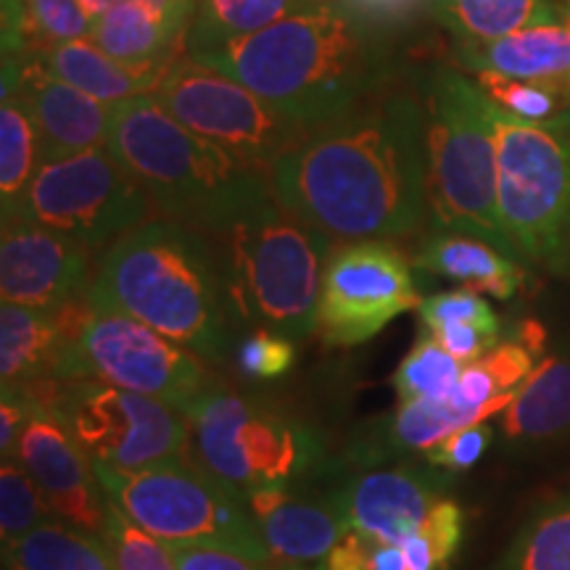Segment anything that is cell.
<instances>
[{"instance_id": "cell-24", "label": "cell", "mask_w": 570, "mask_h": 570, "mask_svg": "<svg viewBox=\"0 0 570 570\" xmlns=\"http://www.w3.org/2000/svg\"><path fill=\"white\" fill-rule=\"evenodd\" d=\"M35 63H40L48 75L59 77L61 82L82 90L85 96L96 98L106 106H117L130 98L154 92L169 67H132L117 61L104 48L88 40H71L61 46L38 48L30 53Z\"/></svg>"}, {"instance_id": "cell-36", "label": "cell", "mask_w": 570, "mask_h": 570, "mask_svg": "<svg viewBox=\"0 0 570 570\" xmlns=\"http://www.w3.org/2000/svg\"><path fill=\"white\" fill-rule=\"evenodd\" d=\"M473 77L475 82H479V88L487 92L499 109L515 114L520 119H531V122L550 119L570 104L568 98L558 96V92L550 88H541V85L523 80H512V77L494 75V71H479V75Z\"/></svg>"}, {"instance_id": "cell-2", "label": "cell", "mask_w": 570, "mask_h": 570, "mask_svg": "<svg viewBox=\"0 0 570 570\" xmlns=\"http://www.w3.org/2000/svg\"><path fill=\"white\" fill-rule=\"evenodd\" d=\"M233 77L277 114L317 130L396 82L391 24L348 0H320L246 38L188 53Z\"/></svg>"}, {"instance_id": "cell-40", "label": "cell", "mask_w": 570, "mask_h": 570, "mask_svg": "<svg viewBox=\"0 0 570 570\" xmlns=\"http://www.w3.org/2000/svg\"><path fill=\"white\" fill-rule=\"evenodd\" d=\"M491 439H494L491 425L475 423V425L460 428V431H454L452 436H446L444 441H439L433 449H428V452L423 454V462L436 470L460 473V470L473 468L475 462L483 458V452L489 449Z\"/></svg>"}, {"instance_id": "cell-32", "label": "cell", "mask_w": 570, "mask_h": 570, "mask_svg": "<svg viewBox=\"0 0 570 570\" xmlns=\"http://www.w3.org/2000/svg\"><path fill=\"white\" fill-rule=\"evenodd\" d=\"M462 370H465V365L460 360H454L431 333L420 331L415 346L404 356L391 381H394L399 402L441 399L454 394Z\"/></svg>"}, {"instance_id": "cell-41", "label": "cell", "mask_w": 570, "mask_h": 570, "mask_svg": "<svg viewBox=\"0 0 570 570\" xmlns=\"http://www.w3.org/2000/svg\"><path fill=\"white\" fill-rule=\"evenodd\" d=\"M423 331L431 333L462 365L479 362L481 356H487L499 344V331H489V327L470 323H441L433 327H423Z\"/></svg>"}, {"instance_id": "cell-13", "label": "cell", "mask_w": 570, "mask_h": 570, "mask_svg": "<svg viewBox=\"0 0 570 570\" xmlns=\"http://www.w3.org/2000/svg\"><path fill=\"white\" fill-rule=\"evenodd\" d=\"M151 96L190 132L217 142L262 173L309 132L277 114L246 85L204 67L188 53L167 69Z\"/></svg>"}, {"instance_id": "cell-27", "label": "cell", "mask_w": 570, "mask_h": 570, "mask_svg": "<svg viewBox=\"0 0 570 570\" xmlns=\"http://www.w3.org/2000/svg\"><path fill=\"white\" fill-rule=\"evenodd\" d=\"M428 11L460 46H481L562 21L554 0H428Z\"/></svg>"}, {"instance_id": "cell-5", "label": "cell", "mask_w": 570, "mask_h": 570, "mask_svg": "<svg viewBox=\"0 0 570 570\" xmlns=\"http://www.w3.org/2000/svg\"><path fill=\"white\" fill-rule=\"evenodd\" d=\"M106 148L161 217L180 219L202 233L269 190L267 173L190 132L151 92L114 106Z\"/></svg>"}, {"instance_id": "cell-10", "label": "cell", "mask_w": 570, "mask_h": 570, "mask_svg": "<svg viewBox=\"0 0 570 570\" xmlns=\"http://www.w3.org/2000/svg\"><path fill=\"white\" fill-rule=\"evenodd\" d=\"M24 389L59 417L92 465L146 470L161 462L196 460L188 415L159 399L88 377H48Z\"/></svg>"}, {"instance_id": "cell-11", "label": "cell", "mask_w": 570, "mask_h": 570, "mask_svg": "<svg viewBox=\"0 0 570 570\" xmlns=\"http://www.w3.org/2000/svg\"><path fill=\"white\" fill-rule=\"evenodd\" d=\"M53 377L111 383L167 402L185 415L223 381L202 356L175 344L173 338L161 336L125 312L92 304Z\"/></svg>"}, {"instance_id": "cell-4", "label": "cell", "mask_w": 570, "mask_h": 570, "mask_svg": "<svg viewBox=\"0 0 570 570\" xmlns=\"http://www.w3.org/2000/svg\"><path fill=\"white\" fill-rule=\"evenodd\" d=\"M206 235L217 252L235 323L291 341L315 333L320 285L336 246L331 235L285 212L273 190Z\"/></svg>"}, {"instance_id": "cell-18", "label": "cell", "mask_w": 570, "mask_h": 570, "mask_svg": "<svg viewBox=\"0 0 570 570\" xmlns=\"http://www.w3.org/2000/svg\"><path fill=\"white\" fill-rule=\"evenodd\" d=\"M248 504L273 558L288 566L323 570L327 552L348 529L338 491V468L331 481L309 489H265L248 494Z\"/></svg>"}, {"instance_id": "cell-1", "label": "cell", "mask_w": 570, "mask_h": 570, "mask_svg": "<svg viewBox=\"0 0 570 570\" xmlns=\"http://www.w3.org/2000/svg\"><path fill=\"white\" fill-rule=\"evenodd\" d=\"M275 202L333 240L407 238L428 223L423 92L389 85L306 132L267 169Z\"/></svg>"}, {"instance_id": "cell-23", "label": "cell", "mask_w": 570, "mask_h": 570, "mask_svg": "<svg viewBox=\"0 0 570 570\" xmlns=\"http://www.w3.org/2000/svg\"><path fill=\"white\" fill-rule=\"evenodd\" d=\"M196 13L156 9L142 0L111 6L90 24V40L117 61L132 67H173L188 53Z\"/></svg>"}, {"instance_id": "cell-44", "label": "cell", "mask_w": 570, "mask_h": 570, "mask_svg": "<svg viewBox=\"0 0 570 570\" xmlns=\"http://www.w3.org/2000/svg\"><path fill=\"white\" fill-rule=\"evenodd\" d=\"M85 6V11H88L90 19H96L98 13L109 11L111 6H119V3H130V0H80ZM142 3H151L156 9H173V11H190L196 13V3L198 0H142Z\"/></svg>"}, {"instance_id": "cell-19", "label": "cell", "mask_w": 570, "mask_h": 570, "mask_svg": "<svg viewBox=\"0 0 570 570\" xmlns=\"http://www.w3.org/2000/svg\"><path fill=\"white\" fill-rule=\"evenodd\" d=\"M13 96L24 104L38 127L42 161L67 159V156L106 146L114 106L96 101L82 90L61 82L59 77L48 75L30 56H27Z\"/></svg>"}, {"instance_id": "cell-35", "label": "cell", "mask_w": 570, "mask_h": 570, "mask_svg": "<svg viewBox=\"0 0 570 570\" xmlns=\"http://www.w3.org/2000/svg\"><path fill=\"white\" fill-rule=\"evenodd\" d=\"M21 3H24L27 38L32 51L71 40H90L92 19L80 0H21Z\"/></svg>"}, {"instance_id": "cell-15", "label": "cell", "mask_w": 570, "mask_h": 570, "mask_svg": "<svg viewBox=\"0 0 570 570\" xmlns=\"http://www.w3.org/2000/svg\"><path fill=\"white\" fill-rule=\"evenodd\" d=\"M13 460L38 483L56 518L101 537L106 515H109V494L101 487L96 465L69 436L59 417L32 394L30 420H27Z\"/></svg>"}, {"instance_id": "cell-9", "label": "cell", "mask_w": 570, "mask_h": 570, "mask_svg": "<svg viewBox=\"0 0 570 570\" xmlns=\"http://www.w3.org/2000/svg\"><path fill=\"white\" fill-rule=\"evenodd\" d=\"M114 504L167 544H204L273 560L248 497L209 473L198 460H175L146 470L96 465Z\"/></svg>"}, {"instance_id": "cell-45", "label": "cell", "mask_w": 570, "mask_h": 570, "mask_svg": "<svg viewBox=\"0 0 570 570\" xmlns=\"http://www.w3.org/2000/svg\"><path fill=\"white\" fill-rule=\"evenodd\" d=\"M562 21H566L568 24V30H570V0H562Z\"/></svg>"}, {"instance_id": "cell-31", "label": "cell", "mask_w": 570, "mask_h": 570, "mask_svg": "<svg viewBox=\"0 0 570 570\" xmlns=\"http://www.w3.org/2000/svg\"><path fill=\"white\" fill-rule=\"evenodd\" d=\"M494 570H570V494L533 510Z\"/></svg>"}, {"instance_id": "cell-7", "label": "cell", "mask_w": 570, "mask_h": 570, "mask_svg": "<svg viewBox=\"0 0 570 570\" xmlns=\"http://www.w3.org/2000/svg\"><path fill=\"white\" fill-rule=\"evenodd\" d=\"M194 458L240 494L265 489H309L331 481L338 462L325 439L304 420L238 394L219 381L188 412Z\"/></svg>"}, {"instance_id": "cell-25", "label": "cell", "mask_w": 570, "mask_h": 570, "mask_svg": "<svg viewBox=\"0 0 570 570\" xmlns=\"http://www.w3.org/2000/svg\"><path fill=\"white\" fill-rule=\"evenodd\" d=\"M412 265L423 273L449 277L473 294L512 298L523 285L525 269L518 259L502 254L473 235L431 230L412 256Z\"/></svg>"}, {"instance_id": "cell-42", "label": "cell", "mask_w": 570, "mask_h": 570, "mask_svg": "<svg viewBox=\"0 0 570 570\" xmlns=\"http://www.w3.org/2000/svg\"><path fill=\"white\" fill-rule=\"evenodd\" d=\"M30 420V394L24 386L0 389V454L13 460L19 439Z\"/></svg>"}, {"instance_id": "cell-16", "label": "cell", "mask_w": 570, "mask_h": 570, "mask_svg": "<svg viewBox=\"0 0 570 570\" xmlns=\"http://www.w3.org/2000/svg\"><path fill=\"white\" fill-rule=\"evenodd\" d=\"M338 491L348 529L386 541H407L446 499V479L412 462H338Z\"/></svg>"}, {"instance_id": "cell-17", "label": "cell", "mask_w": 570, "mask_h": 570, "mask_svg": "<svg viewBox=\"0 0 570 570\" xmlns=\"http://www.w3.org/2000/svg\"><path fill=\"white\" fill-rule=\"evenodd\" d=\"M96 265L80 240L24 219L3 223L0 296L3 302L59 309L88 296Z\"/></svg>"}, {"instance_id": "cell-21", "label": "cell", "mask_w": 570, "mask_h": 570, "mask_svg": "<svg viewBox=\"0 0 570 570\" xmlns=\"http://www.w3.org/2000/svg\"><path fill=\"white\" fill-rule=\"evenodd\" d=\"M462 508L446 497L407 541H386L346 529L327 552L323 570H449L462 544Z\"/></svg>"}, {"instance_id": "cell-22", "label": "cell", "mask_w": 570, "mask_h": 570, "mask_svg": "<svg viewBox=\"0 0 570 570\" xmlns=\"http://www.w3.org/2000/svg\"><path fill=\"white\" fill-rule=\"evenodd\" d=\"M452 61L470 75L494 71L512 80L550 88L570 101V30L566 21L531 27L481 46H458L452 51Z\"/></svg>"}, {"instance_id": "cell-30", "label": "cell", "mask_w": 570, "mask_h": 570, "mask_svg": "<svg viewBox=\"0 0 570 570\" xmlns=\"http://www.w3.org/2000/svg\"><path fill=\"white\" fill-rule=\"evenodd\" d=\"M42 164L40 135L30 111L17 96L3 98L0 106V209L3 223L19 214L35 173Z\"/></svg>"}, {"instance_id": "cell-39", "label": "cell", "mask_w": 570, "mask_h": 570, "mask_svg": "<svg viewBox=\"0 0 570 570\" xmlns=\"http://www.w3.org/2000/svg\"><path fill=\"white\" fill-rule=\"evenodd\" d=\"M167 544V541H164ZM177 570H315L302 566H288L283 560H252L240 552L219 550L204 544H167Z\"/></svg>"}, {"instance_id": "cell-20", "label": "cell", "mask_w": 570, "mask_h": 570, "mask_svg": "<svg viewBox=\"0 0 570 570\" xmlns=\"http://www.w3.org/2000/svg\"><path fill=\"white\" fill-rule=\"evenodd\" d=\"M88 312V296L59 309L3 302L0 306V389L32 386V383L53 377Z\"/></svg>"}, {"instance_id": "cell-14", "label": "cell", "mask_w": 570, "mask_h": 570, "mask_svg": "<svg viewBox=\"0 0 570 570\" xmlns=\"http://www.w3.org/2000/svg\"><path fill=\"white\" fill-rule=\"evenodd\" d=\"M412 259L386 238L341 240L323 273L315 333L325 346H360L420 298Z\"/></svg>"}, {"instance_id": "cell-26", "label": "cell", "mask_w": 570, "mask_h": 570, "mask_svg": "<svg viewBox=\"0 0 570 570\" xmlns=\"http://www.w3.org/2000/svg\"><path fill=\"white\" fill-rule=\"evenodd\" d=\"M512 444H558L570 436V356L550 354L533 367L502 412Z\"/></svg>"}, {"instance_id": "cell-37", "label": "cell", "mask_w": 570, "mask_h": 570, "mask_svg": "<svg viewBox=\"0 0 570 570\" xmlns=\"http://www.w3.org/2000/svg\"><path fill=\"white\" fill-rule=\"evenodd\" d=\"M233 362L246 381H277L296 365V344L273 331H252L235 344Z\"/></svg>"}, {"instance_id": "cell-34", "label": "cell", "mask_w": 570, "mask_h": 570, "mask_svg": "<svg viewBox=\"0 0 570 570\" xmlns=\"http://www.w3.org/2000/svg\"><path fill=\"white\" fill-rule=\"evenodd\" d=\"M101 539L109 547L117 570H177L169 547L135 525L111 499Z\"/></svg>"}, {"instance_id": "cell-43", "label": "cell", "mask_w": 570, "mask_h": 570, "mask_svg": "<svg viewBox=\"0 0 570 570\" xmlns=\"http://www.w3.org/2000/svg\"><path fill=\"white\" fill-rule=\"evenodd\" d=\"M348 3L356 6L360 11H365L367 17L381 19L386 21V24H391V21L415 13L417 6L428 3V0H348Z\"/></svg>"}, {"instance_id": "cell-12", "label": "cell", "mask_w": 570, "mask_h": 570, "mask_svg": "<svg viewBox=\"0 0 570 570\" xmlns=\"http://www.w3.org/2000/svg\"><path fill=\"white\" fill-rule=\"evenodd\" d=\"M151 209L146 190L101 146L67 159L42 161L13 219L51 227L96 254L151 219Z\"/></svg>"}, {"instance_id": "cell-6", "label": "cell", "mask_w": 570, "mask_h": 570, "mask_svg": "<svg viewBox=\"0 0 570 570\" xmlns=\"http://www.w3.org/2000/svg\"><path fill=\"white\" fill-rule=\"evenodd\" d=\"M420 92L431 230L473 235L520 262L499 214V154L489 96L452 67L433 69Z\"/></svg>"}, {"instance_id": "cell-29", "label": "cell", "mask_w": 570, "mask_h": 570, "mask_svg": "<svg viewBox=\"0 0 570 570\" xmlns=\"http://www.w3.org/2000/svg\"><path fill=\"white\" fill-rule=\"evenodd\" d=\"M320 0H198L188 53L246 38Z\"/></svg>"}, {"instance_id": "cell-33", "label": "cell", "mask_w": 570, "mask_h": 570, "mask_svg": "<svg viewBox=\"0 0 570 570\" xmlns=\"http://www.w3.org/2000/svg\"><path fill=\"white\" fill-rule=\"evenodd\" d=\"M56 512L46 502L38 483L30 479L17 460H3L0 465V539L3 547L24 539L38 525L53 520Z\"/></svg>"}, {"instance_id": "cell-8", "label": "cell", "mask_w": 570, "mask_h": 570, "mask_svg": "<svg viewBox=\"0 0 570 570\" xmlns=\"http://www.w3.org/2000/svg\"><path fill=\"white\" fill-rule=\"evenodd\" d=\"M491 101V98H489ZM499 214L525 265L570 275V104L531 122L491 101Z\"/></svg>"}, {"instance_id": "cell-38", "label": "cell", "mask_w": 570, "mask_h": 570, "mask_svg": "<svg viewBox=\"0 0 570 570\" xmlns=\"http://www.w3.org/2000/svg\"><path fill=\"white\" fill-rule=\"evenodd\" d=\"M420 312V325L433 327L441 323H470L489 327V331L502 333L497 312L491 309V304L481 294H473L468 288L458 291H444V294L428 296L417 306Z\"/></svg>"}, {"instance_id": "cell-28", "label": "cell", "mask_w": 570, "mask_h": 570, "mask_svg": "<svg viewBox=\"0 0 570 570\" xmlns=\"http://www.w3.org/2000/svg\"><path fill=\"white\" fill-rule=\"evenodd\" d=\"M6 570H117L106 541L67 520H48L3 547Z\"/></svg>"}, {"instance_id": "cell-3", "label": "cell", "mask_w": 570, "mask_h": 570, "mask_svg": "<svg viewBox=\"0 0 570 570\" xmlns=\"http://www.w3.org/2000/svg\"><path fill=\"white\" fill-rule=\"evenodd\" d=\"M88 302L125 312L161 336L227 365L235 317L209 235L173 217H151L119 235L96 262Z\"/></svg>"}]
</instances>
